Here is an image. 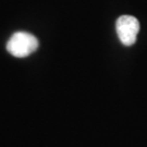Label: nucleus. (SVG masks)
<instances>
[{"label": "nucleus", "instance_id": "nucleus-1", "mask_svg": "<svg viewBox=\"0 0 147 147\" xmlns=\"http://www.w3.org/2000/svg\"><path fill=\"white\" fill-rule=\"evenodd\" d=\"M38 40L34 35L26 32H16L7 42V50L16 58H24L36 51Z\"/></svg>", "mask_w": 147, "mask_h": 147}, {"label": "nucleus", "instance_id": "nucleus-2", "mask_svg": "<svg viewBox=\"0 0 147 147\" xmlns=\"http://www.w3.org/2000/svg\"><path fill=\"white\" fill-rule=\"evenodd\" d=\"M116 28L120 42L124 46H132L136 42L140 32V22L132 16H122L117 20Z\"/></svg>", "mask_w": 147, "mask_h": 147}]
</instances>
